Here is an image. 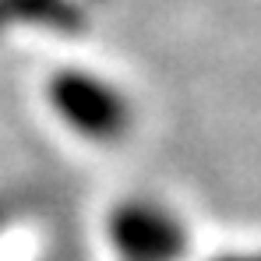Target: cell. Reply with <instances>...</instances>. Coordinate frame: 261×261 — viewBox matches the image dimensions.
Returning <instances> with one entry per match:
<instances>
[{"label": "cell", "mask_w": 261, "mask_h": 261, "mask_svg": "<svg viewBox=\"0 0 261 261\" xmlns=\"http://www.w3.org/2000/svg\"><path fill=\"white\" fill-rule=\"evenodd\" d=\"M219 261H261V254H240V258H219Z\"/></svg>", "instance_id": "6da1fadb"}]
</instances>
